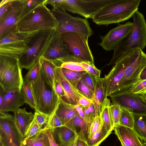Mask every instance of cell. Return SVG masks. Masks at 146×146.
Returning <instances> with one entry per match:
<instances>
[{
    "mask_svg": "<svg viewBox=\"0 0 146 146\" xmlns=\"http://www.w3.org/2000/svg\"><path fill=\"white\" fill-rule=\"evenodd\" d=\"M141 0H115L100 9L92 18L98 25L119 23L133 17Z\"/></svg>",
    "mask_w": 146,
    "mask_h": 146,
    "instance_id": "1",
    "label": "cell"
},
{
    "mask_svg": "<svg viewBox=\"0 0 146 146\" xmlns=\"http://www.w3.org/2000/svg\"><path fill=\"white\" fill-rule=\"evenodd\" d=\"M30 84L35 101V111L50 116L58 106L59 97L47 79L41 64L38 78Z\"/></svg>",
    "mask_w": 146,
    "mask_h": 146,
    "instance_id": "2",
    "label": "cell"
},
{
    "mask_svg": "<svg viewBox=\"0 0 146 146\" xmlns=\"http://www.w3.org/2000/svg\"><path fill=\"white\" fill-rule=\"evenodd\" d=\"M58 23L54 16L45 4H42L20 19L15 26L20 33L31 34L47 29H55Z\"/></svg>",
    "mask_w": 146,
    "mask_h": 146,
    "instance_id": "3",
    "label": "cell"
},
{
    "mask_svg": "<svg viewBox=\"0 0 146 146\" xmlns=\"http://www.w3.org/2000/svg\"><path fill=\"white\" fill-rule=\"evenodd\" d=\"M133 25L130 34L114 50L108 65L115 64L127 52L135 48L141 50L146 46V22L144 17L137 11L133 16Z\"/></svg>",
    "mask_w": 146,
    "mask_h": 146,
    "instance_id": "4",
    "label": "cell"
},
{
    "mask_svg": "<svg viewBox=\"0 0 146 146\" xmlns=\"http://www.w3.org/2000/svg\"><path fill=\"white\" fill-rule=\"evenodd\" d=\"M55 31V29L45 30L32 35L27 43V51L18 59L21 69L29 70L39 60Z\"/></svg>",
    "mask_w": 146,
    "mask_h": 146,
    "instance_id": "5",
    "label": "cell"
},
{
    "mask_svg": "<svg viewBox=\"0 0 146 146\" xmlns=\"http://www.w3.org/2000/svg\"><path fill=\"white\" fill-rule=\"evenodd\" d=\"M58 23L55 29L60 33L66 32H75L89 37L93 34L87 19L74 17L65 11L58 8H53L51 10Z\"/></svg>",
    "mask_w": 146,
    "mask_h": 146,
    "instance_id": "6",
    "label": "cell"
},
{
    "mask_svg": "<svg viewBox=\"0 0 146 146\" xmlns=\"http://www.w3.org/2000/svg\"><path fill=\"white\" fill-rule=\"evenodd\" d=\"M18 60L0 55V85L5 92L21 89L24 82Z\"/></svg>",
    "mask_w": 146,
    "mask_h": 146,
    "instance_id": "7",
    "label": "cell"
},
{
    "mask_svg": "<svg viewBox=\"0 0 146 146\" xmlns=\"http://www.w3.org/2000/svg\"><path fill=\"white\" fill-rule=\"evenodd\" d=\"M146 66V54L142 50L138 48L132 61L117 84L113 94L129 92L139 81L140 74Z\"/></svg>",
    "mask_w": 146,
    "mask_h": 146,
    "instance_id": "8",
    "label": "cell"
},
{
    "mask_svg": "<svg viewBox=\"0 0 146 146\" xmlns=\"http://www.w3.org/2000/svg\"><path fill=\"white\" fill-rule=\"evenodd\" d=\"M115 0H61L59 9L92 19L100 9Z\"/></svg>",
    "mask_w": 146,
    "mask_h": 146,
    "instance_id": "9",
    "label": "cell"
},
{
    "mask_svg": "<svg viewBox=\"0 0 146 146\" xmlns=\"http://www.w3.org/2000/svg\"><path fill=\"white\" fill-rule=\"evenodd\" d=\"M60 35L63 41L75 56L82 62L94 64V57L88 44V37L75 32H66Z\"/></svg>",
    "mask_w": 146,
    "mask_h": 146,
    "instance_id": "10",
    "label": "cell"
},
{
    "mask_svg": "<svg viewBox=\"0 0 146 146\" xmlns=\"http://www.w3.org/2000/svg\"><path fill=\"white\" fill-rule=\"evenodd\" d=\"M139 48L127 52L115 63L111 70L103 78L105 97L113 94L117 84L134 58Z\"/></svg>",
    "mask_w": 146,
    "mask_h": 146,
    "instance_id": "11",
    "label": "cell"
},
{
    "mask_svg": "<svg viewBox=\"0 0 146 146\" xmlns=\"http://www.w3.org/2000/svg\"><path fill=\"white\" fill-rule=\"evenodd\" d=\"M74 56L63 41L60 34L56 31L41 57L60 67L62 63L68 61Z\"/></svg>",
    "mask_w": 146,
    "mask_h": 146,
    "instance_id": "12",
    "label": "cell"
},
{
    "mask_svg": "<svg viewBox=\"0 0 146 146\" xmlns=\"http://www.w3.org/2000/svg\"><path fill=\"white\" fill-rule=\"evenodd\" d=\"M144 95L127 92L113 93L109 96L112 104L118 105L132 113L146 114Z\"/></svg>",
    "mask_w": 146,
    "mask_h": 146,
    "instance_id": "13",
    "label": "cell"
},
{
    "mask_svg": "<svg viewBox=\"0 0 146 146\" xmlns=\"http://www.w3.org/2000/svg\"><path fill=\"white\" fill-rule=\"evenodd\" d=\"M133 25V23L130 22L118 23L105 36H101V42L99 44L107 51L114 50L130 34Z\"/></svg>",
    "mask_w": 146,
    "mask_h": 146,
    "instance_id": "14",
    "label": "cell"
},
{
    "mask_svg": "<svg viewBox=\"0 0 146 146\" xmlns=\"http://www.w3.org/2000/svg\"><path fill=\"white\" fill-rule=\"evenodd\" d=\"M25 0H12L9 7L0 19V38L14 28L22 13Z\"/></svg>",
    "mask_w": 146,
    "mask_h": 146,
    "instance_id": "15",
    "label": "cell"
},
{
    "mask_svg": "<svg viewBox=\"0 0 146 146\" xmlns=\"http://www.w3.org/2000/svg\"><path fill=\"white\" fill-rule=\"evenodd\" d=\"M26 103L21 90L13 89L5 92L4 99L0 105V112H14Z\"/></svg>",
    "mask_w": 146,
    "mask_h": 146,
    "instance_id": "16",
    "label": "cell"
},
{
    "mask_svg": "<svg viewBox=\"0 0 146 146\" xmlns=\"http://www.w3.org/2000/svg\"><path fill=\"white\" fill-rule=\"evenodd\" d=\"M0 113V129L15 146H20L21 139L16 127L14 116L8 113Z\"/></svg>",
    "mask_w": 146,
    "mask_h": 146,
    "instance_id": "17",
    "label": "cell"
},
{
    "mask_svg": "<svg viewBox=\"0 0 146 146\" xmlns=\"http://www.w3.org/2000/svg\"><path fill=\"white\" fill-rule=\"evenodd\" d=\"M55 71L57 81L62 87L65 94L63 100L71 105L77 104L80 98L83 96L66 79L60 67H56Z\"/></svg>",
    "mask_w": 146,
    "mask_h": 146,
    "instance_id": "18",
    "label": "cell"
},
{
    "mask_svg": "<svg viewBox=\"0 0 146 146\" xmlns=\"http://www.w3.org/2000/svg\"><path fill=\"white\" fill-rule=\"evenodd\" d=\"M31 37L27 40L13 41L0 45V55L7 56L18 60L27 51V43Z\"/></svg>",
    "mask_w": 146,
    "mask_h": 146,
    "instance_id": "19",
    "label": "cell"
},
{
    "mask_svg": "<svg viewBox=\"0 0 146 146\" xmlns=\"http://www.w3.org/2000/svg\"><path fill=\"white\" fill-rule=\"evenodd\" d=\"M122 146H141V141L133 129L118 125L114 128Z\"/></svg>",
    "mask_w": 146,
    "mask_h": 146,
    "instance_id": "20",
    "label": "cell"
},
{
    "mask_svg": "<svg viewBox=\"0 0 146 146\" xmlns=\"http://www.w3.org/2000/svg\"><path fill=\"white\" fill-rule=\"evenodd\" d=\"M14 113L16 127L22 141L24 138L27 127L34 119V114L27 111L25 108H19Z\"/></svg>",
    "mask_w": 146,
    "mask_h": 146,
    "instance_id": "21",
    "label": "cell"
},
{
    "mask_svg": "<svg viewBox=\"0 0 146 146\" xmlns=\"http://www.w3.org/2000/svg\"><path fill=\"white\" fill-rule=\"evenodd\" d=\"M64 126L73 131L78 138L86 142L88 139L90 128L84 119L79 114L72 118Z\"/></svg>",
    "mask_w": 146,
    "mask_h": 146,
    "instance_id": "22",
    "label": "cell"
},
{
    "mask_svg": "<svg viewBox=\"0 0 146 146\" xmlns=\"http://www.w3.org/2000/svg\"><path fill=\"white\" fill-rule=\"evenodd\" d=\"M54 113L60 119L63 126L78 114L72 105L66 102L59 97L58 104Z\"/></svg>",
    "mask_w": 146,
    "mask_h": 146,
    "instance_id": "23",
    "label": "cell"
},
{
    "mask_svg": "<svg viewBox=\"0 0 146 146\" xmlns=\"http://www.w3.org/2000/svg\"><path fill=\"white\" fill-rule=\"evenodd\" d=\"M132 113L133 119L132 129L143 143H146V114Z\"/></svg>",
    "mask_w": 146,
    "mask_h": 146,
    "instance_id": "24",
    "label": "cell"
},
{
    "mask_svg": "<svg viewBox=\"0 0 146 146\" xmlns=\"http://www.w3.org/2000/svg\"><path fill=\"white\" fill-rule=\"evenodd\" d=\"M96 84L92 102L94 105L96 116L100 115L101 105L105 98L103 86V78L95 77Z\"/></svg>",
    "mask_w": 146,
    "mask_h": 146,
    "instance_id": "25",
    "label": "cell"
},
{
    "mask_svg": "<svg viewBox=\"0 0 146 146\" xmlns=\"http://www.w3.org/2000/svg\"><path fill=\"white\" fill-rule=\"evenodd\" d=\"M111 104L110 100L105 97L101 104L100 116L107 130L111 132L115 125L110 110Z\"/></svg>",
    "mask_w": 146,
    "mask_h": 146,
    "instance_id": "26",
    "label": "cell"
},
{
    "mask_svg": "<svg viewBox=\"0 0 146 146\" xmlns=\"http://www.w3.org/2000/svg\"><path fill=\"white\" fill-rule=\"evenodd\" d=\"M20 146H50L48 137L44 130L31 138L24 139Z\"/></svg>",
    "mask_w": 146,
    "mask_h": 146,
    "instance_id": "27",
    "label": "cell"
},
{
    "mask_svg": "<svg viewBox=\"0 0 146 146\" xmlns=\"http://www.w3.org/2000/svg\"><path fill=\"white\" fill-rule=\"evenodd\" d=\"M111 133L108 131L101 120V124L98 129L92 136L88 139L86 143L88 146H99Z\"/></svg>",
    "mask_w": 146,
    "mask_h": 146,
    "instance_id": "28",
    "label": "cell"
},
{
    "mask_svg": "<svg viewBox=\"0 0 146 146\" xmlns=\"http://www.w3.org/2000/svg\"><path fill=\"white\" fill-rule=\"evenodd\" d=\"M39 61L47 79L54 88L57 81L55 71L57 66L52 62L42 57Z\"/></svg>",
    "mask_w": 146,
    "mask_h": 146,
    "instance_id": "29",
    "label": "cell"
},
{
    "mask_svg": "<svg viewBox=\"0 0 146 146\" xmlns=\"http://www.w3.org/2000/svg\"><path fill=\"white\" fill-rule=\"evenodd\" d=\"M54 132L56 133L58 142L61 146H67L71 139L75 134L71 129L65 126H63L56 129Z\"/></svg>",
    "mask_w": 146,
    "mask_h": 146,
    "instance_id": "30",
    "label": "cell"
},
{
    "mask_svg": "<svg viewBox=\"0 0 146 146\" xmlns=\"http://www.w3.org/2000/svg\"><path fill=\"white\" fill-rule=\"evenodd\" d=\"M21 91L25 103L31 108L35 109V101L30 84L27 82L24 81Z\"/></svg>",
    "mask_w": 146,
    "mask_h": 146,
    "instance_id": "31",
    "label": "cell"
},
{
    "mask_svg": "<svg viewBox=\"0 0 146 146\" xmlns=\"http://www.w3.org/2000/svg\"><path fill=\"white\" fill-rule=\"evenodd\" d=\"M61 69L62 73L66 79L77 89V86L78 83L83 74L86 72L75 71L64 68Z\"/></svg>",
    "mask_w": 146,
    "mask_h": 146,
    "instance_id": "32",
    "label": "cell"
},
{
    "mask_svg": "<svg viewBox=\"0 0 146 146\" xmlns=\"http://www.w3.org/2000/svg\"><path fill=\"white\" fill-rule=\"evenodd\" d=\"M119 125L132 129L133 125V119L132 113L121 108Z\"/></svg>",
    "mask_w": 146,
    "mask_h": 146,
    "instance_id": "33",
    "label": "cell"
},
{
    "mask_svg": "<svg viewBox=\"0 0 146 146\" xmlns=\"http://www.w3.org/2000/svg\"><path fill=\"white\" fill-rule=\"evenodd\" d=\"M41 64L39 60L33 66L25 76L23 80L30 84L34 82L39 75Z\"/></svg>",
    "mask_w": 146,
    "mask_h": 146,
    "instance_id": "34",
    "label": "cell"
},
{
    "mask_svg": "<svg viewBox=\"0 0 146 146\" xmlns=\"http://www.w3.org/2000/svg\"><path fill=\"white\" fill-rule=\"evenodd\" d=\"M46 1L47 0H25L24 8L20 19L38 6L42 4L46 5Z\"/></svg>",
    "mask_w": 146,
    "mask_h": 146,
    "instance_id": "35",
    "label": "cell"
},
{
    "mask_svg": "<svg viewBox=\"0 0 146 146\" xmlns=\"http://www.w3.org/2000/svg\"><path fill=\"white\" fill-rule=\"evenodd\" d=\"M43 130L33 119L27 129L24 139H28L35 136Z\"/></svg>",
    "mask_w": 146,
    "mask_h": 146,
    "instance_id": "36",
    "label": "cell"
},
{
    "mask_svg": "<svg viewBox=\"0 0 146 146\" xmlns=\"http://www.w3.org/2000/svg\"><path fill=\"white\" fill-rule=\"evenodd\" d=\"M63 126L61 121L54 112L50 116L47 126L44 129H49L53 133L56 129Z\"/></svg>",
    "mask_w": 146,
    "mask_h": 146,
    "instance_id": "37",
    "label": "cell"
},
{
    "mask_svg": "<svg viewBox=\"0 0 146 146\" xmlns=\"http://www.w3.org/2000/svg\"><path fill=\"white\" fill-rule=\"evenodd\" d=\"M78 63L84 68L86 72L94 77L100 78L101 70L96 67L94 64L82 61L78 62Z\"/></svg>",
    "mask_w": 146,
    "mask_h": 146,
    "instance_id": "38",
    "label": "cell"
},
{
    "mask_svg": "<svg viewBox=\"0 0 146 146\" xmlns=\"http://www.w3.org/2000/svg\"><path fill=\"white\" fill-rule=\"evenodd\" d=\"M84 119L90 128L92 123L96 117L95 108L93 102L89 107L84 108Z\"/></svg>",
    "mask_w": 146,
    "mask_h": 146,
    "instance_id": "39",
    "label": "cell"
},
{
    "mask_svg": "<svg viewBox=\"0 0 146 146\" xmlns=\"http://www.w3.org/2000/svg\"><path fill=\"white\" fill-rule=\"evenodd\" d=\"M77 88L80 92L84 96L92 100L94 93L83 82L81 79L78 83Z\"/></svg>",
    "mask_w": 146,
    "mask_h": 146,
    "instance_id": "40",
    "label": "cell"
},
{
    "mask_svg": "<svg viewBox=\"0 0 146 146\" xmlns=\"http://www.w3.org/2000/svg\"><path fill=\"white\" fill-rule=\"evenodd\" d=\"M34 119L44 129L47 126L50 116L35 111Z\"/></svg>",
    "mask_w": 146,
    "mask_h": 146,
    "instance_id": "41",
    "label": "cell"
},
{
    "mask_svg": "<svg viewBox=\"0 0 146 146\" xmlns=\"http://www.w3.org/2000/svg\"><path fill=\"white\" fill-rule=\"evenodd\" d=\"M84 83L94 93L95 87V77L86 72L81 79Z\"/></svg>",
    "mask_w": 146,
    "mask_h": 146,
    "instance_id": "42",
    "label": "cell"
},
{
    "mask_svg": "<svg viewBox=\"0 0 146 146\" xmlns=\"http://www.w3.org/2000/svg\"><path fill=\"white\" fill-rule=\"evenodd\" d=\"M110 109L115 127L119 124L121 113V108L118 105L111 104Z\"/></svg>",
    "mask_w": 146,
    "mask_h": 146,
    "instance_id": "43",
    "label": "cell"
},
{
    "mask_svg": "<svg viewBox=\"0 0 146 146\" xmlns=\"http://www.w3.org/2000/svg\"><path fill=\"white\" fill-rule=\"evenodd\" d=\"M78 62L72 61L64 62L61 64L60 67L73 71L86 72L84 68L78 63Z\"/></svg>",
    "mask_w": 146,
    "mask_h": 146,
    "instance_id": "44",
    "label": "cell"
},
{
    "mask_svg": "<svg viewBox=\"0 0 146 146\" xmlns=\"http://www.w3.org/2000/svg\"><path fill=\"white\" fill-rule=\"evenodd\" d=\"M129 92L142 95L146 94V80L139 81Z\"/></svg>",
    "mask_w": 146,
    "mask_h": 146,
    "instance_id": "45",
    "label": "cell"
},
{
    "mask_svg": "<svg viewBox=\"0 0 146 146\" xmlns=\"http://www.w3.org/2000/svg\"><path fill=\"white\" fill-rule=\"evenodd\" d=\"M101 122L100 116H96L94 119L90 126L88 139L91 138L98 129Z\"/></svg>",
    "mask_w": 146,
    "mask_h": 146,
    "instance_id": "46",
    "label": "cell"
},
{
    "mask_svg": "<svg viewBox=\"0 0 146 146\" xmlns=\"http://www.w3.org/2000/svg\"><path fill=\"white\" fill-rule=\"evenodd\" d=\"M12 0H2L0 3V19H1L10 6Z\"/></svg>",
    "mask_w": 146,
    "mask_h": 146,
    "instance_id": "47",
    "label": "cell"
},
{
    "mask_svg": "<svg viewBox=\"0 0 146 146\" xmlns=\"http://www.w3.org/2000/svg\"><path fill=\"white\" fill-rule=\"evenodd\" d=\"M44 131L48 137L50 146H61L59 143L56 141L53 136V133L49 129H44Z\"/></svg>",
    "mask_w": 146,
    "mask_h": 146,
    "instance_id": "48",
    "label": "cell"
},
{
    "mask_svg": "<svg viewBox=\"0 0 146 146\" xmlns=\"http://www.w3.org/2000/svg\"><path fill=\"white\" fill-rule=\"evenodd\" d=\"M0 141L4 146H15L10 139L0 129Z\"/></svg>",
    "mask_w": 146,
    "mask_h": 146,
    "instance_id": "49",
    "label": "cell"
},
{
    "mask_svg": "<svg viewBox=\"0 0 146 146\" xmlns=\"http://www.w3.org/2000/svg\"><path fill=\"white\" fill-rule=\"evenodd\" d=\"M54 88L58 96L64 99L65 96L64 91L61 85L57 81L56 82Z\"/></svg>",
    "mask_w": 146,
    "mask_h": 146,
    "instance_id": "50",
    "label": "cell"
},
{
    "mask_svg": "<svg viewBox=\"0 0 146 146\" xmlns=\"http://www.w3.org/2000/svg\"><path fill=\"white\" fill-rule=\"evenodd\" d=\"M92 102H93L92 100L83 96L80 98L77 104H79L84 108H86L89 107Z\"/></svg>",
    "mask_w": 146,
    "mask_h": 146,
    "instance_id": "51",
    "label": "cell"
},
{
    "mask_svg": "<svg viewBox=\"0 0 146 146\" xmlns=\"http://www.w3.org/2000/svg\"><path fill=\"white\" fill-rule=\"evenodd\" d=\"M72 106L76 110L79 115L84 119V108L78 104L72 105Z\"/></svg>",
    "mask_w": 146,
    "mask_h": 146,
    "instance_id": "52",
    "label": "cell"
},
{
    "mask_svg": "<svg viewBox=\"0 0 146 146\" xmlns=\"http://www.w3.org/2000/svg\"><path fill=\"white\" fill-rule=\"evenodd\" d=\"M5 93V91L2 87L0 85V105L3 102Z\"/></svg>",
    "mask_w": 146,
    "mask_h": 146,
    "instance_id": "53",
    "label": "cell"
},
{
    "mask_svg": "<svg viewBox=\"0 0 146 146\" xmlns=\"http://www.w3.org/2000/svg\"><path fill=\"white\" fill-rule=\"evenodd\" d=\"M77 136L75 135L70 140L67 146H76Z\"/></svg>",
    "mask_w": 146,
    "mask_h": 146,
    "instance_id": "54",
    "label": "cell"
},
{
    "mask_svg": "<svg viewBox=\"0 0 146 146\" xmlns=\"http://www.w3.org/2000/svg\"><path fill=\"white\" fill-rule=\"evenodd\" d=\"M146 80V66L141 71L139 78V81Z\"/></svg>",
    "mask_w": 146,
    "mask_h": 146,
    "instance_id": "55",
    "label": "cell"
},
{
    "mask_svg": "<svg viewBox=\"0 0 146 146\" xmlns=\"http://www.w3.org/2000/svg\"><path fill=\"white\" fill-rule=\"evenodd\" d=\"M76 146H88L85 141L78 138L77 139Z\"/></svg>",
    "mask_w": 146,
    "mask_h": 146,
    "instance_id": "56",
    "label": "cell"
},
{
    "mask_svg": "<svg viewBox=\"0 0 146 146\" xmlns=\"http://www.w3.org/2000/svg\"><path fill=\"white\" fill-rule=\"evenodd\" d=\"M0 146H4L2 142L0 141Z\"/></svg>",
    "mask_w": 146,
    "mask_h": 146,
    "instance_id": "57",
    "label": "cell"
},
{
    "mask_svg": "<svg viewBox=\"0 0 146 146\" xmlns=\"http://www.w3.org/2000/svg\"><path fill=\"white\" fill-rule=\"evenodd\" d=\"M141 146H146V143H142V145Z\"/></svg>",
    "mask_w": 146,
    "mask_h": 146,
    "instance_id": "58",
    "label": "cell"
},
{
    "mask_svg": "<svg viewBox=\"0 0 146 146\" xmlns=\"http://www.w3.org/2000/svg\"><path fill=\"white\" fill-rule=\"evenodd\" d=\"M144 97H145V98L146 101V94L144 95Z\"/></svg>",
    "mask_w": 146,
    "mask_h": 146,
    "instance_id": "59",
    "label": "cell"
}]
</instances>
